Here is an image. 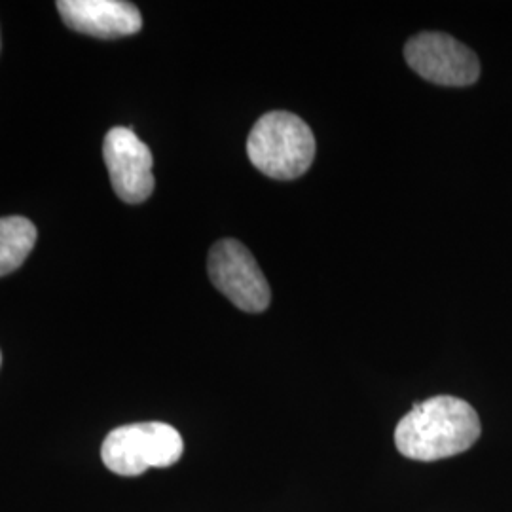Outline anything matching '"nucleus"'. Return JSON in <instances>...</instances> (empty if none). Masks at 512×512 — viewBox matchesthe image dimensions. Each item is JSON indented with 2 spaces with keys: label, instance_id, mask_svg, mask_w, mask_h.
Returning <instances> with one entry per match:
<instances>
[{
  "label": "nucleus",
  "instance_id": "nucleus-1",
  "mask_svg": "<svg viewBox=\"0 0 512 512\" xmlns=\"http://www.w3.org/2000/svg\"><path fill=\"white\" fill-rule=\"evenodd\" d=\"M475 408L440 395L416 404L395 429V444L404 458L439 461L467 452L480 437Z\"/></svg>",
  "mask_w": 512,
  "mask_h": 512
},
{
  "label": "nucleus",
  "instance_id": "nucleus-2",
  "mask_svg": "<svg viewBox=\"0 0 512 512\" xmlns=\"http://www.w3.org/2000/svg\"><path fill=\"white\" fill-rule=\"evenodd\" d=\"M247 154L260 173L277 181H291L302 177L313 164L315 137L300 116L272 110L251 129Z\"/></svg>",
  "mask_w": 512,
  "mask_h": 512
},
{
  "label": "nucleus",
  "instance_id": "nucleus-3",
  "mask_svg": "<svg viewBox=\"0 0 512 512\" xmlns=\"http://www.w3.org/2000/svg\"><path fill=\"white\" fill-rule=\"evenodd\" d=\"M183 452V437L173 425L145 421L110 431L101 448V459L116 475L139 476L154 467L175 465Z\"/></svg>",
  "mask_w": 512,
  "mask_h": 512
},
{
  "label": "nucleus",
  "instance_id": "nucleus-4",
  "mask_svg": "<svg viewBox=\"0 0 512 512\" xmlns=\"http://www.w3.org/2000/svg\"><path fill=\"white\" fill-rule=\"evenodd\" d=\"M207 270L211 283L234 306L247 313H260L270 306L272 291L255 256L238 239H220L213 245Z\"/></svg>",
  "mask_w": 512,
  "mask_h": 512
},
{
  "label": "nucleus",
  "instance_id": "nucleus-5",
  "mask_svg": "<svg viewBox=\"0 0 512 512\" xmlns=\"http://www.w3.org/2000/svg\"><path fill=\"white\" fill-rule=\"evenodd\" d=\"M406 63L421 78L450 88L475 84L480 63L471 48L444 33H421L404 46Z\"/></svg>",
  "mask_w": 512,
  "mask_h": 512
},
{
  "label": "nucleus",
  "instance_id": "nucleus-6",
  "mask_svg": "<svg viewBox=\"0 0 512 512\" xmlns=\"http://www.w3.org/2000/svg\"><path fill=\"white\" fill-rule=\"evenodd\" d=\"M103 158L110 183L122 202L143 203L154 192L150 148L129 128H112L103 141Z\"/></svg>",
  "mask_w": 512,
  "mask_h": 512
},
{
  "label": "nucleus",
  "instance_id": "nucleus-7",
  "mask_svg": "<svg viewBox=\"0 0 512 512\" xmlns=\"http://www.w3.org/2000/svg\"><path fill=\"white\" fill-rule=\"evenodd\" d=\"M57 12L69 29L95 38H122L143 29L139 8L124 0H59Z\"/></svg>",
  "mask_w": 512,
  "mask_h": 512
},
{
  "label": "nucleus",
  "instance_id": "nucleus-8",
  "mask_svg": "<svg viewBox=\"0 0 512 512\" xmlns=\"http://www.w3.org/2000/svg\"><path fill=\"white\" fill-rule=\"evenodd\" d=\"M37 243V226L25 217L0 219V277L16 272Z\"/></svg>",
  "mask_w": 512,
  "mask_h": 512
},
{
  "label": "nucleus",
  "instance_id": "nucleus-9",
  "mask_svg": "<svg viewBox=\"0 0 512 512\" xmlns=\"http://www.w3.org/2000/svg\"><path fill=\"white\" fill-rule=\"evenodd\" d=\"M0 365H2V353H0Z\"/></svg>",
  "mask_w": 512,
  "mask_h": 512
}]
</instances>
